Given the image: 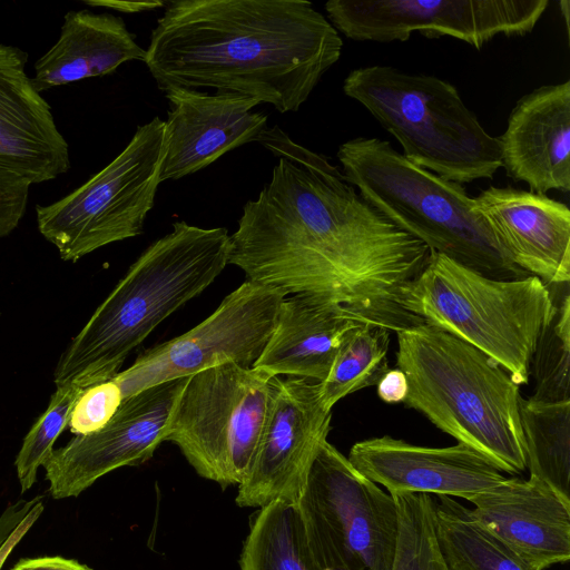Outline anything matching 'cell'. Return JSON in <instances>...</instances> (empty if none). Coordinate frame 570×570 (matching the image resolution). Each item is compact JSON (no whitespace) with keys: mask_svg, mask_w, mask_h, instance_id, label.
<instances>
[{"mask_svg":"<svg viewBox=\"0 0 570 570\" xmlns=\"http://www.w3.org/2000/svg\"><path fill=\"white\" fill-rule=\"evenodd\" d=\"M85 389L77 381L56 387L47 410L24 436L14 462L22 493L36 482L39 468L53 452V444L68 425L72 406Z\"/></svg>","mask_w":570,"mask_h":570,"instance_id":"obj_29","label":"cell"},{"mask_svg":"<svg viewBox=\"0 0 570 570\" xmlns=\"http://www.w3.org/2000/svg\"><path fill=\"white\" fill-rule=\"evenodd\" d=\"M433 499L436 544L446 570H537L451 497Z\"/></svg>","mask_w":570,"mask_h":570,"instance_id":"obj_23","label":"cell"},{"mask_svg":"<svg viewBox=\"0 0 570 570\" xmlns=\"http://www.w3.org/2000/svg\"><path fill=\"white\" fill-rule=\"evenodd\" d=\"M527 469L530 476L570 502V401H520Z\"/></svg>","mask_w":570,"mask_h":570,"instance_id":"obj_24","label":"cell"},{"mask_svg":"<svg viewBox=\"0 0 570 570\" xmlns=\"http://www.w3.org/2000/svg\"><path fill=\"white\" fill-rule=\"evenodd\" d=\"M224 227L176 222L131 264L71 340L53 372L56 387L112 379L128 355L170 314L206 289L228 265Z\"/></svg>","mask_w":570,"mask_h":570,"instance_id":"obj_3","label":"cell"},{"mask_svg":"<svg viewBox=\"0 0 570 570\" xmlns=\"http://www.w3.org/2000/svg\"><path fill=\"white\" fill-rule=\"evenodd\" d=\"M337 158L371 206L431 250L491 278L529 276L505 255L461 184L415 165L379 138L347 140Z\"/></svg>","mask_w":570,"mask_h":570,"instance_id":"obj_5","label":"cell"},{"mask_svg":"<svg viewBox=\"0 0 570 570\" xmlns=\"http://www.w3.org/2000/svg\"><path fill=\"white\" fill-rule=\"evenodd\" d=\"M376 385L377 395L385 403H400L406 397V377L397 367L393 370L390 368Z\"/></svg>","mask_w":570,"mask_h":570,"instance_id":"obj_34","label":"cell"},{"mask_svg":"<svg viewBox=\"0 0 570 570\" xmlns=\"http://www.w3.org/2000/svg\"><path fill=\"white\" fill-rule=\"evenodd\" d=\"M561 11L564 13V20L567 24V32L569 33V2L568 1H560Z\"/></svg>","mask_w":570,"mask_h":570,"instance_id":"obj_37","label":"cell"},{"mask_svg":"<svg viewBox=\"0 0 570 570\" xmlns=\"http://www.w3.org/2000/svg\"><path fill=\"white\" fill-rule=\"evenodd\" d=\"M308 549L325 570H392L399 538L394 498L327 440L296 503Z\"/></svg>","mask_w":570,"mask_h":570,"instance_id":"obj_9","label":"cell"},{"mask_svg":"<svg viewBox=\"0 0 570 570\" xmlns=\"http://www.w3.org/2000/svg\"><path fill=\"white\" fill-rule=\"evenodd\" d=\"M188 377L145 389L126 397L99 431L75 435L42 465L53 499L77 497L102 475L148 461L165 441Z\"/></svg>","mask_w":570,"mask_h":570,"instance_id":"obj_14","label":"cell"},{"mask_svg":"<svg viewBox=\"0 0 570 570\" xmlns=\"http://www.w3.org/2000/svg\"><path fill=\"white\" fill-rule=\"evenodd\" d=\"M146 50L125 21L111 13L71 10L63 17L58 40L35 63L38 92L112 73L132 60L145 61Z\"/></svg>","mask_w":570,"mask_h":570,"instance_id":"obj_22","label":"cell"},{"mask_svg":"<svg viewBox=\"0 0 570 570\" xmlns=\"http://www.w3.org/2000/svg\"><path fill=\"white\" fill-rule=\"evenodd\" d=\"M283 292L252 281L229 293L188 332L146 351L114 379L124 400L145 389L226 363L253 367L276 324Z\"/></svg>","mask_w":570,"mask_h":570,"instance_id":"obj_11","label":"cell"},{"mask_svg":"<svg viewBox=\"0 0 570 570\" xmlns=\"http://www.w3.org/2000/svg\"><path fill=\"white\" fill-rule=\"evenodd\" d=\"M510 261L544 284L570 282V210L546 195L494 187L473 198Z\"/></svg>","mask_w":570,"mask_h":570,"instance_id":"obj_17","label":"cell"},{"mask_svg":"<svg viewBox=\"0 0 570 570\" xmlns=\"http://www.w3.org/2000/svg\"><path fill=\"white\" fill-rule=\"evenodd\" d=\"M165 96L169 108L160 183L204 169L227 151L255 141L267 127V116L252 111L259 102L246 96L184 88Z\"/></svg>","mask_w":570,"mask_h":570,"instance_id":"obj_16","label":"cell"},{"mask_svg":"<svg viewBox=\"0 0 570 570\" xmlns=\"http://www.w3.org/2000/svg\"><path fill=\"white\" fill-rule=\"evenodd\" d=\"M347 459L390 494L433 493L468 501L508 479L484 455L462 443L431 448L383 435L356 442Z\"/></svg>","mask_w":570,"mask_h":570,"instance_id":"obj_15","label":"cell"},{"mask_svg":"<svg viewBox=\"0 0 570 570\" xmlns=\"http://www.w3.org/2000/svg\"><path fill=\"white\" fill-rule=\"evenodd\" d=\"M396 367L403 403L491 461L501 472L527 469L520 385L485 353L424 321L399 332Z\"/></svg>","mask_w":570,"mask_h":570,"instance_id":"obj_4","label":"cell"},{"mask_svg":"<svg viewBox=\"0 0 570 570\" xmlns=\"http://www.w3.org/2000/svg\"><path fill=\"white\" fill-rule=\"evenodd\" d=\"M27 62L24 50L0 42V168L39 184L66 174L71 163L68 142L32 85Z\"/></svg>","mask_w":570,"mask_h":570,"instance_id":"obj_18","label":"cell"},{"mask_svg":"<svg viewBox=\"0 0 570 570\" xmlns=\"http://www.w3.org/2000/svg\"><path fill=\"white\" fill-rule=\"evenodd\" d=\"M343 91L396 138L405 158L442 178L462 185L502 167L498 138L445 80L368 66L352 70Z\"/></svg>","mask_w":570,"mask_h":570,"instance_id":"obj_7","label":"cell"},{"mask_svg":"<svg viewBox=\"0 0 570 570\" xmlns=\"http://www.w3.org/2000/svg\"><path fill=\"white\" fill-rule=\"evenodd\" d=\"M255 142L261 144L279 159H287L305 168L318 170L330 163L327 157L294 142L277 125L272 128L266 127Z\"/></svg>","mask_w":570,"mask_h":570,"instance_id":"obj_33","label":"cell"},{"mask_svg":"<svg viewBox=\"0 0 570 570\" xmlns=\"http://www.w3.org/2000/svg\"><path fill=\"white\" fill-rule=\"evenodd\" d=\"M472 513L537 570L570 559V502L534 478L504 483L468 499Z\"/></svg>","mask_w":570,"mask_h":570,"instance_id":"obj_20","label":"cell"},{"mask_svg":"<svg viewBox=\"0 0 570 570\" xmlns=\"http://www.w3.org/2000/svg\"><path fill=\"white\" fill-rule=\"evenodd\" d=\"M501 163L530 191H570V80L521 97L498 138Z\"/></svg>","mask_w":570,"mask_h":570,"instance_id":"obj_19","label":"cell"},{"mask_svg":"<svg viewBox=\"0 0 570 570\" xmlns=\"http://www.w3.org/2000/svg\"><path fill=\"white\" fill-rule=\"evenodd\" d=\"M124 397L112 377L85 389L72 406L68 428L75 435H88L101 430L115 415Z\"/></svg>","mask_w":570,"mask_h":570,"instance_id":"obj_30","label":"cell"},{"mask_svg":"<svg viewBox=\"0 0 570 570\" xmlns=\"http://www.w3.org/2000/svg\"><path fill=\"white\" fill-rule=\"evenodd\" d=\"M397 305L485 353L518 385L529 383L537 340L553 311L537 276L495 279L433 250L402 286Z\"/></svg>","mask_w":570,"mask_h":570,"instance_id":"obj_6","label":"cell"},{"mask_svg":"<svg viewBox=\"0 0 570 570\" xmlns=\"http://www.w3.org/2000/svg\"><path fill=\"white\" fill-rule=\"evenodd\" d=\"M240 570H325L313 558L295 503L259 508L239 559Z\"/></svg>","mask_w":570,"mask_h":570,"instance_id":"obj_25","label":"cell"},{"mask_svg":"<svg viewBox=\"0 0 570 570\" xmlns=\"http://www.w3.org/2000/svg\"><path fill=\"white\" fill-rule=\"evenodd\" d=\"M391 330L375 322L353 328L341 344L326 379L320 382L327 410L343 397L376 385L390 370L387 352Z\"/></svg>","mask_w":570,"mask_h":570,"instance_id":"obj_26","label":"cell"},{"mask_svg":"<svg viewBox=\"0 0 570 570\" xmlns=\"http://www.w3.org/2000/svg\"><path fill=\"white\" fill-rule=\"evenodd\" d=\"M32 183L0 168V238L10 235L26 214Z\"/></svg>","mask_w":570,"mask_h":570,"instance_id":"obj_32","label":"cell"},{"mask_svg":"<svg viewBox=\"0 0 570 570\" xmlns=\"http://www.w3.org/2000/svg\"><path fill=\"white\" fill-rule=\"evenodd\" d=\"M431 249L371 206L331 161L314 170L281 158L243 206L228 264L288 295L336 302L394 331L421 320L397 305Z\"/></svg>","mask_w":570,"mask_h":570,"instance_id":"obj_1","label":"cell"},{"mask_svg":"<svg viewBox=\"0 0 570 570\" xmlns=\"http://www.w3.org/2000/svg\"><path fill=\"white\" fill-rule=\"evenodd\" d=\"M88 6L107 7L126 13L142 12L163 8L166 1H116V0H86Z\"/></svg>","mask_w":570,"mask_h":570,"instance_id":"obj_36","label":"cell"},{"mask_svg":"<svg viewBox=\"0 0 570 570\" xmlns=\"http://www.w3.org/2000/svg\"><path fill=\"white\" fill-rule=\"evenodd\" d=\"M399 538L392 570H446L434 534L433 498L395 493Z\"/></svg>","mask_w":570,"mask_h":570,"instance_id":"obj_28","label":"cell"},{"mask_svg":"<svg viewBox=\"0 0 570 570\" xmlns=\"http://www.w3.org/2000/svg\"><path fill=\"white\" fill-rule=\"evenodd\" d=\"M370 321L374 322L324 297H285L273 333L253 368L271 379L289 375L322 382L348 332Z\"/></svg>","mask_w":570,"mask_h":570,"instance_id":"obj_21","label":"cell"},{"mask_svg":"<svg viewBox=\"0 0 570 570\" xmlns=\"http://www.w3.org/2000/svg\"><path fill=\"white\" fill-rule=\"evenodd\" d=\"M164 131L159 117L138 126L105 168L61 199L36 206L38 230L61 259L75 263L142 233L160 184Z\"/></svg>","mask_w":570,"mask_h":570,"instance_id":"obj_8","label":"cell"},{"mask_svg":"<svg viewBox=\"0 0 570 570\" xmlns=\"http://www.w3.org/2000/svg\"><path fill=\"white\" fill-rule=\"evenodd\" d=\"M11 570H90L87 566L62 557H41L20 560Z\"/></svg>","mask_w":570,"mask_h":570,"instance_id":"obj_35","label":"cell"},{"mask_svg":"<svg viewBox=\"0 0 570 570\" xmlns=\"http://www.w3.org/2000/svg\"><path fill=\"white\" fill-rule=\"evenodd\" d=\"M548 0H330L331 24L355 41H405L415 31L481 49L499 35L531 32Z\"/></svg>","mask_w":570,"mask_h":570,"instance_id":"obj_12","label":"cell"},{"mask_svg":"<svg viewBox=\"0 0 570 570\" xmlns=\"http://www.w3.org/2000/svg\"><path fill=\"white\" fill-rule=\"evenodd\" d=\"M43 510L42 499L37 497L9 505L0 515V569Z\"/></svg>","mask_w":570,"mask_h":570,"instance_id":"obj_31","label":"cell"},{"mask_svg":"<svg viewBox=\"0 0 570 570\" xmlns=\"http://www.w3.org/2000/svg\"><path fill=\"white\" fill-rule=\"evenodd\" d=\"M145 63L158 89H216L297 111L341 57L331 22L303 0H173Z\"/></svg>","mask_w":570,"mask_h":570,"instance_id":"obj_2","label":"cell"},{"mask_svg":"<svg viewBox=\"0 0 570 570\" xmlns=\"http://www.w3.org/2000/svg\"><path fill=\"white\" fill-rule=\"evenodd\" d=\"M569 283L548 285L553 311L537 340L531 362L533 393L530 401L556 403L570 401V294Z\"/></svg>","mask_w":570,"mask_h":570,"instance_id":"obj_27","label":"cell"},{"mask_svg":"<svg viewBox=\"0 0 570 570\" xmlns=\"http://www.w3.org/2000/svg\"><path fill=\"white\" fill-rule=\"evenodd\" d=\"M332 410L320 382L273 379V396L252 465L238 484L239 507L297 503L312 463L331 430Z\"/></svg>","mask_w":570,"mask_h":570,"instance_id":"obj_13","label":"cell"},{"mask_svg":"<svg viewBox=\"0 0 570 570\" xmlns=\"http://www.w3.org/2000/svg\"><path fill=\"white\" fill-rule=\"evenodd\" d=\"M273 379L226 363L188 377L165 441L203 478L223 488L246 476L267 417Z\"/></svg>","mask_w":570,"mask_h":570,"instance_id":"obj_10","label":"cell"}]
</instances>
